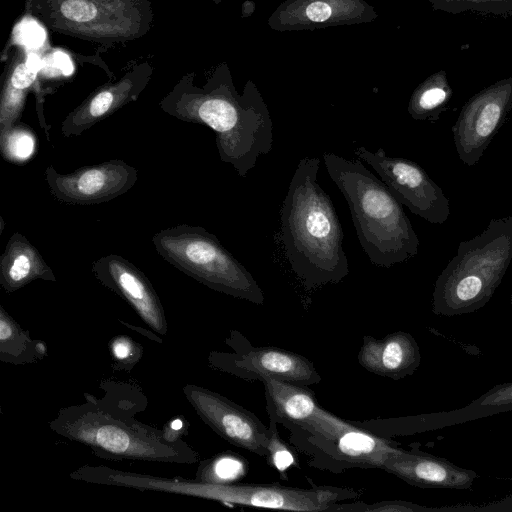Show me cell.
Returning <instances> with one entry per match:
<instances>
[{
  "instance_id": "6da1fadb",
  "label": "cell",
  "mask_w": 512,
  "mask_h": 512,
  "mask_svg": "<svg viewBox=\"0 0 512 512\" xmlns=\"http://www.w3.org/2000/svg\"><path fill=\"white\" fill-rule=\"evenodd\" d=\"M318 157L302 158L280 213V238L293 272L308 286L338 283L349 274L343 230L317 175Z\"/></svg>"
},
{
  "instance_id": "7a4b0ae2",
  "label": "cell",
  "mask_w": 512,
  "mask_h": 512,
  "mask_svg": "<svg viewBox=\"0 0 512 512\" xmlns=\"http://www.w3.org/2000/svg\"><path fill=\"white\" fill-rule=\"evenodd\" d=\"M323 159L332 181L351 212L357 238L371 263L390 268L418 254L419 238L384 182L362 162L325 152Z\"/></svg>"
},
{
  "instance_id": "3957f363",
  "label": "cell",
  "mask_w": 512,
  "mask_h": 512,
  "mask_svg": "<svg viewBox=\"0 0 512 512\" xmlns=\"http://www.w3.org/2000/svg\"><path fill=\"white\" fill-rule=\"evenodd\" d=\"M160 107L179 120L213 130L221 161L232 165L241 177H246L259 157L272 149V122L268 111L258 103L198 91L183 83L161 101Z\"/></svg>"
},
{
  "instance_id": "277c9868",
  "label": "cell",
  "mask_w": 512,
  "mask_h": 512,
  "mask_svg": "<svg viewBox=\"0 0 512 512\" xmlns=\"http://www.w3.org/2000/svg\"><path fill=\"white\" fill-rule=\"evenodd\" d=\"M49 427L104 459L173 464L200 460L198 452L184 440L92 401L61 409Z\"/></svg>"
},
{
  "instance_id": "5b68a950",
  "label": "cell",
  "mask_w": 512,
  "mask_h": 512,
  "mask_svg": "<svg viewBox=\"0 0 512 512\" xmlns=\"http://www.w3.org/2000/svg\"><path fill=\"white\" fill-rule=\"evenodd\" d=\"M512 261V215L491 219L478 235L459 243L455 256L436 279L432 311L455 316L485 306Z\"/></svg>"
},
{
  "instance_id": "8992f818",
  "label": "cell",
  "mask_w": 512,
  "mask_h": 512,
  "mask_svg": "<svg viewBox=\"0 0 512 512\" xmlns=\"http://www.w3.org/2000/svg\"><path fill=\"white\" fill-rule=\"evenodd\" d=\"M152 242L165 261L201 284L257 305L264 303L252 274L205 228L173 226L155 233Z\"/></svg>"
},
{
  "instance_id": "52a82bcc",
  "label": "cell",
  "mask_w": 512,
  "mask_h": 512,
  "mask_svg": "<svg viewBox=\"0 0 512 512\" xmlns=\"http://www.w3.org/2000/svg\"><path fill=\"white\" fill-rule=\"evenodd\" d=\"M156 491L190 495L225 504L291 511H332L336 502L354 498L355 490L342 487L296 488L279 484H216L155 477Z\"/></svg>"
},
{
  "instance_id": "ba28073f",
  "label": "cell",
  "mask_w": 512,
  "mask_h": 512,
  "mask_svg": "<svg viewBox=\"0 0 512 512\" xmlns=\"http://www.w3.org/2000/svg\"><path fill=\"white\" fill-rule=\"evenodd\" d=\"M354 153L380 175L395 198L413 214L431 224H443L448 220V197L418 163L387 155L383 148L371 152L360 146Z\"/></svg>"
},
{
  "instance_id": "9c48e42d",
  "label": "cell",
  "mask_w": 512,
  "mask_h": 512,
  "mask_svg": "<svg viewBox=\"0 0 512 512\" xmlns=\"http://www.w3.org/2000/svg\"><path fill=\"white\" fill-rule=\"evenodd\" d=\"M511 110L512 77L484 88L464 104L451 128L456 152L464 164L478 163Z\"/></svg>"
},
{
  "instance_id": "30bf717a",
  "label": "cell",
  "mask_w": 512,
  "mask_h": 512,
  "mask_svg": "<svg viewBox=\"0 0 512 512\" xmlns=\"http://www.w3.org/2000/svg\"><path fill=\"white\" fill-rule=\"evenodd\" d=\"M137 178V169L119 159L84 166L66 174L59 173L52 165L45 169L51 195L69 205L110 201L129 191Z\"/></svg>"
},
{
  "instance_id": "8fae6325",
  "label": "cell",
  "mask_w": 512,
  "mask_h": 512,
  "mask_svg": "<svg viewBox=\"0 0 512 512\" xmlns=\"http://www.w3.org/2000/svg\"><path fill=\"white\" fill-rule=\"evenodd\" d=\"M183 392L199 417L224 440L268 457L269 428L255 414L219 393L197 385L188 384Z\"/></svg>"
},
{
  "instance_id": "7c38bea8",
  "label": "cell",
  "mask_w": 512,
  "mask_h": 512,
  "mask_svg": "<svg viewBox=\"0 0 512 512\" xmlns=\"http://www.w3.org/2000/svg\"><path fill=\"white\" fill-rule=\"evenodd\" d=\"M91 270L105 287L122 297L142 321L165 336L168 326L161 301L146 275L117 254H108L92 263Z\"/></svg>"
},
{
  "instance_id": "4fadbf2b",
  "label": "cell",
  "mask_w": 512,
  "mask_h": 512,
  "mask_svg": "<svg viewBox=\"0 0 512 512\" xmlns=\"http://www.w3.org/2000/svg\"><path fill=\"white\" fill-rule=\"evenodd\" d=\"M44 18L55 29L90 37H122L133 32L121 0H50ZM134 33V32H133Z\"/></svg>"
},
{
  "instance_id": "5bb4252c",
  "label": "cell",
  "mask_w": 512,
  "mask_h": 512,
  "mask_svg": "<svg viewBox=\"0 0 512 512\" xmlns=\"http://www.w3.org/2000/svg\"><path fill=\"white\" fill-rule=\"evenodd\" d=\"M227 359L217 360L219 369L239 377L257 379L271 377L308 386L322 378L313 363L302 355L276 347H253Z\"/></svg>"
},
{
  "instance_id": "9a60e30c",
  "label": "cell",
  "mask_w": 512,
  "mask_h": 512,
  "mask_svg": "<svg viewBox=\"0 0 512 512\" xmlns=\"http://www.w3.org/2000/svg\"><path fill=\"white\" fill-rule=\"evenodd\" d=\"M381 469L403 481L420 488H446L465 490L472 486L477 474L461 468L435 455L419 451L406 452L389 457Z\"/></svg>"
},
{
  "instance_id": "2e32d148",
  "label": "cell",
  "mask_w": 512,
  "mask_h": 512,
  "mask_svg": "<svg viewBox=\"0 0 512 512\" xmlns=\"http://www.w3.org/2000/svg\"><path fill=\"white\" fill-rule=\"evenodd\" d=\"M265 387L267 411L270 419L309 428L323 434L335 419L317 402L315 394L306 386L271 377H261Z\"/></svg>"
},
{
  "instance_id": "e0dca14e",
  "label": "cell",
  "mask_w": 512,
  "mask_h": 512,
  "mask_svg": "<svg viewBox=\"0 0 512 512\" xmlns=\"http://www.w3.org/2000/svg\"><path fill=\"white\" fill-rule=\"evenodd\" d=\"M357 358L369 372L394 380L412 375L421 362L416 340L402 331L382 339L365 336Z\"/></svg>"
},
{
  "instance_id": "ac0fdd59",
  "label": "cell",
  "mask_w": 512,
  "mask_h": 512,
  "mask_svg": "<svg viewBox=\"0 0 512 512\" xmlns=\"http://www.w3.org/2000/svg\"><path fill=\"white\" fill-rule=\"evenodd\" d=\"M130 74L121 81L104 86L90 95L63 120L61 132L65 137L79 136L130 101L136 100L147 77Z\"/></svg>"
},
{
  "instance_id": "d6986e66",
  "label": "cell",
  "mask_w": 512,
  "mask_h": 512,
  "mask_svg": "<svg viewBox=\"0 0 512 512\" xmlns=\"http://www.w3.org/2000/svg\"><path fill=\"white\" fill-rule=\"evenodd\" d=\"M37 279L55 282L56 276L35 246L21 233H13L0 257L1 287L13 293Z\"/></svg>"
},
{
  "instance_id": "ffe728a7",
  "label": "cell",
  "mask_w": 512,
  "mask_h": 512,
  "mask_svg": "<svg viewBox=\"0 0 512 512\" xmlns=\"http://www.w3.org/2000/svg\"><path fill=\"white\" fill-rule=\"evenodd\" d=\"M327 439L333 441L342 458L372 467L381 468L386 459L402 452L388 441L342 419L334 425Z\"/></svg>"
},
{
  "instance_id": "44dd1931",
  "label": "cell",
  "mask_w": 512,
  "mask_h": 512,
  "mask_svg": "<svg viewBox=\"0 0 512 512\" xmlns=\"http://www.w3.org/2000/svg\"><path fill=\"white\" fill-rule=\"evenodd\" d=\"M451 96L446 73H437L413 96L409 113L413 119L435 122L447 109Z\"/></svg>"
},
{
  "instance_id": "7402d4cb",
  "label": "cell",
  "mask_w": 512,
  "mask_h": 512,
  "mask_svg": "<svg viewBox=\"0 0 512 512\" xmlns=\"http://www.w3.org/2000/svg\"><path fill=\"white\" fill-rule=\"evenodd\" d=\"M39 358L35 352V340L0 307V359L13 364L28 363Z\"/></svg>"
},
{
  "instance_id": "603a6c76",
  "label": "cell",
  "mask_w": 512,
  "mask_h": 512,
  "mask_svg": "<svg viewBox=\"0 0 512 512\" xmlns=\"http://www.w3.org/2000/svg\"><path fill=\"white\" fill-rule=\"evenodd\" d=\"M245 472V460L238 454L228 452L202 462L196 478L209 483L229 484L243 477Z\"/></svg>"
},
{
  "instance_id": "cb8c5ba5",
  "label": "cell",
  "mask_w": 512,
  "mask_h": 512,
  "mask_svg": "<svg viewBox=\"0 0 512 512\" xmlns=\"http://www.w3.org/2000/svg\"><path fill=\"white\" fill-rule=\"evenodd\" d=\"M3 157L11 161H24L34 151L35 139L31 131L14 125L10 130L0 134Z\"/></svg>"
},
{
  "instance_id": "d4e9b609",
  "label": "cell",
  "mask_w": 512,
  "mask_h": 512,
  "mask_svg": "<svg viewBox=\"0 0 512 512\" xmlns=\"http://www.w3.org/2000/svg\"><path fill=\"white\" fill-rule=\"evenodd\" d=\"M439 9L449 13L476 11L506 15L512 12V0H434Z\"/></svg>"
},
{
  "instance_id": "484cf974",
  "label": "cell",
  "mask_w": 512,
  "mask_h": 512,
  "mask_svg": "<svg viewBox=\"0 0 512 512\" xmlns=\"http://www.w3.org/2000/svg\"><path fill=\"white\" fill-rule=\"evenodd\" d=\"M467 408L488 413L512 409V382L493 386Z\"/></svg>"
},
{
  "instance_id": "4316f807",
  "label": "cell",
  "mask_w": 512,
  "mask_h": 512,
  "mask_svg": "<svg viewBox=\"0 0 512 512\" xmlns=\"http://www.w3.org/2000/svg\"><path fill=\"white\" fill-rule=\"evenodd\" d=\"M112 358L126 369H131L142 357V347L127 336H117L110 341Z\"/></svg>"
},
{
  "instance_id": "83f0119b",
  "label": "cell",
  "mask_w": 512,
  "mask_h": 512,
  "mask_svg": "<svg viewBox=\"0 0 512 512\" xmlns=\"http://www.w3.org/2000/svg\"><path fill=\"white\" fill-rule=\"evenodd\" d=\"M268 458L273 466L283 473L288 467L295 463V457L286 444L281 440L275 427L276 421L270 419Z\"/></svg>"
},
{
  "instance_id": "f1b7e54d",
  "label": "cell",
  "mask_w": 512,
  "mask_h": 512,
  "mask_svg": "<svg viewBox=\"0 0 512 512\" xmlns=\"http://www.w3.org/2000/svg\"><path fill=\"white\" fill-rule=\"evenodd\" d=\"M17 34L18 40L28 47H38L45 39L43 29L34 21L21 24Z\"/></svg>"
},
{
  "instance_id": "f546056e",
  "label": "cell",
  "mask_w": 512,
  "mask_h": 512,
  "mask_svg": "<svg viewBox=\"0 0 512 512\" xmlns=\"http://www.w3.org/2000/svg\"><path fill=\"white\" fill-rule=\"evenodd\" d=\"M48 64L53 71L61 72L65 75L71 74L73 67L67 55L62 52H55L48 60L42 65Z\"/></svg>"
},
{
  "instance_id": "4dcf8cb0",
  "label": "cell",
  "mask_w": 512,
  "mask_h": 512,
  "mask_svg": "<svg viewBox=\"0 0 512 512\" xmlns=\"http://www.w3.org/2000/svg\"><path fill=\"white\" fill-rule=\"evenodd\" d=\"M306 14L314 22H323L330 17L331 8L325 2L316 1L307 7Z\"/></svg>"
}]
</instances>
